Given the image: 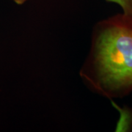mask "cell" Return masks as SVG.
<instances>
[{
    "label": "cell",
    "instance_id": "6da1fadb",
    "mask_svg": "<svg viewBox=\"0 0 132 132\" xmlns=\"http://www.w3.org/2000/svg\"><path fill=\"white\" fill-rule=\"evenodd\" d=\"M85 85L109 99L132 93V15L119 13L95 24L79 71Z\"/></svg>",
    "mask_w": 132,
    "mask_h": 132
},
{
    "label": "cell",
    "instance_id": "7a4b0ae2",
    "mask_svg": "<svg viewBox=\"0 0 132 132\" xmlns=\"http://www.w3.org/2000/svg\"><path fill=\"white\" fill-rule=\"evenodd\" d=\"M118 5L123 10L124 14L132 15V0H106Z\"/></svg>",
    "mask_w": 132,
    "mask_h": 132
},
{
    "label": "cell",
    "instance_id": "3957f363",
    "mask_svg": "<svg viewBox=\"0 0 132 132\" xmlns=\"http://www.w3.org/2000/svg\"><path fill=\"white\" fill-rule=\"evenodd\" d=\"M10 1H12L13 2L15 3L16 5H24V3H26V2H27L29 1H30V0H10Z\"/></svg>",
    "mask_w": 132,
    "mask_h": 132
}]
</instances>
